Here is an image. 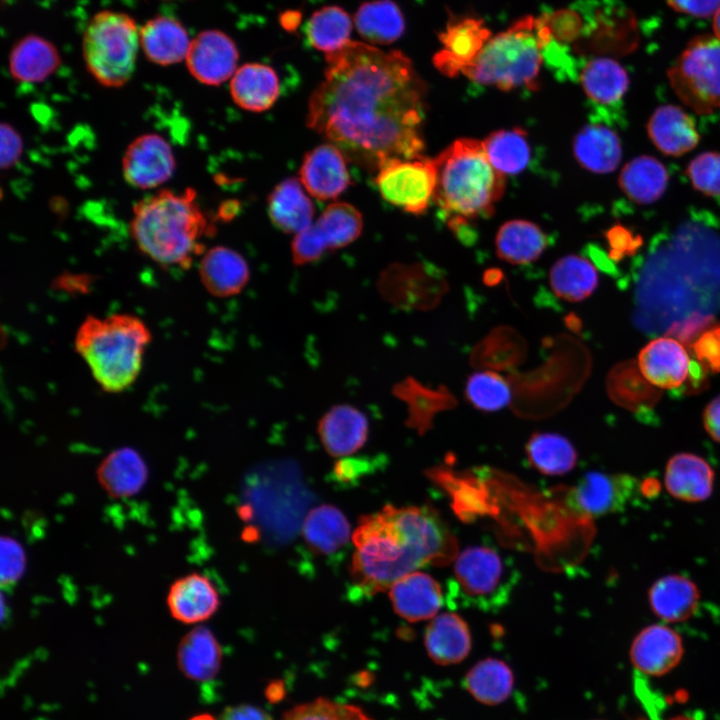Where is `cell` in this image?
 <instances>
[{"label":"cell","mask_w":720,"mask_h":720,"mask_svg":"<svg viewBox=\"0 0 720 720\" xmlns=\"http://www.w3.org/2000/svg\"><path fill=\"white\" fill-rule=\"evenodd\" d=\"M647 131L656 148L670 156H681L699 142L693 118L676 105L658 107L649 118Z\"/></svg>","instance_id":"obj_29"},{"label":"cell","mask_w":720,"mask_h":720,"mask_svg":"<svg viewBox=\"0 0 720 720\" xmlns=\"http://www.w3.org/2000/svg\"><path fill=\"white\" fill-rule=\"evenodd\" d=\"M381 289L398 307L430 310L441 302L448 291V283L433 266L400 264L383 273Z\"/></svg>","instance_id":"obj_13"},{"label":"cell","mask_w":720,"mask_h":720,"mask_svg":"<svg viewBox=\"0 0 720 720\" xmlns=\"http://www.w3.org/2000/svg\"><path fill=\"white\" fill-rule=\"evenodd\" d=\"M683 654L681 636L665 624H652L639 631L629 653L633 666L649 676L667 674L680 663Z\"/></svg>","instance_id":"obj_17"},{"label":"cell","mask_w":720,"mask_h":720,"mask_svg":"<svg viewBox=\"0 0 720 720\" xmlns=\"http://www.w3.org/2000/svg\"><path fill=\"white\" fill-rule=\"evenodd\" d=\"M166 604L172 618L198 624L213 616L220 606L219 593L205 575L197 572L176 579L169 587Z\"/></svg>","instance_id":"obj_21"},{"label":"cell","mask_w":720,"mask_h":720,"mask_svg":"<svg viewBox=\"0 0 720 720\" xmlns=\"http://www.w3.org/2000/svg\"><path fill=\"white\" fill-rule=\"evenodd\" d=\"M573 153L586 170L606 174L614 171L622 159L621 141L611 128L591 123L577 132Z\"/></svg>","instance_id":"obj_34"},{"label":"cell","mask_w":720,"mask_h":720,"mask_svg":"<svg viewBox=\"0 0 720 720\" xmlns=\"http://www.w3.org/2000/svg\"><path fill=\"white\" fill-rule=\"evenodd\" d=\"M284 688L280 682L271 683L267 688L266 695L271 701H278L282 698Z\"/></svg>","instance_id":"obj_61"},{"label":"cell","mask_w":720,"mask_h":720,"mask_svg":"<svg viewBox=\"0 0 720 720\" xmlns=\"http://www.w3.org/2000/svg\"><path fill=\"white\" fill-rule=\"evenodd\" d=\"M190 43L186 28L171 16H155L140 27V47L150 62L160 66L186 59Z\"/></svg>","instance_id":"obj_26"},{"label":"cell","mask_w":720,"mask_h":720,"mask_svg":"<svg viewBox=\"0 0 720 720\" xmlns=\"http://www.w3.org/2000/svg\"><path fill=\"white\" fill-rule=\"evenodd\" d=\"M350 525L344 514L335 506L323 504L313 508L303 523V537L315 553H334L348 542Z\"/></svg>","instance_id":"obj_41"},{"label":"cell","mask_w":720,"mask_h":720,"mask_svg":"<svg viewBox=\"0 0 720 720\" xmlns=\"http://www.w3.org/2000/svg\"><path fill=\"white\" fill-rule=\"evenodd\" d=\"M375 184L387 202L408 213L422 214L434 196V161L422 156L389 160L377 171Z\"/></svg>","instance_id":"obj_10"},{"label":"cell","mask_w":720,"mask_h":720,"mask_svg":"<svg viewBox=\"0 0 720 720\" xmlns=\"http://www.w3.org/2000/svg\"><path fill=\"white\" fill-rule=\"evenodd\" d=\"M393 394L407 405L406 425L420 435L432 429L437 413L457 405L456 397L446 386L433 389L410 376L394 385Z\"/></svg>","instance_id":"obj_27"},{"label":"cell","mask_w":720,"mask_h":720,"mask_svg":"<svg viewBox=\"0 0 720 720\" xmlns=\"http://www.w3.org/2000/svg\"><path fill=\"white\" fill-rule=\"evenodd\" d=\"M149 470L142 455L132 447H121L107 454L96 469V478L105 493L114 499L140 493L148 481Z\"/></svg>","instance_id":"obj_23"},{"label":"cell","mask_w":720,"mask_h":720,"mask_svg":"<svg viewBox=\"0 0 720 720\" xmlns=\"http://www.w3.org/2000/svg\"><path fill=\"white\" fill-rule=\"evenodd\" d=\"M230 93L233 101L242 109L263 112L278 99L280 80L271 66L247 63L239 67L232 76Z\"/></svg>","instance_id":"obj_32"},{"label":"cell","mask_w":720,"mask_h":720,"mask_svg":"<svg viewBox=\"0 0 720 720\" xmlns=\"http://www.w3.org/2000/svg\"><path fill=\"white\" fill-rule=\"evenodd\" d=\"M267 202L272 223L285 233L298 234L312 224L314 205L302 189L300 180L294 177L276 185Z\"/></svg>","instance_id":"obj_35"},{"label":"cell","mask_w":720,"mask_h":720,"mask_svg":"<svg viewBox=\"0 0 720 720\" xmlns=\"http://www.w3.org/2000/svg\"><path fill=\"white\" fill-rule=\"evenodd\" d=\"M687 175L697 191L720 198V153L704 152L697 155L689 163Z\"/></svg>","instance_id":"obj_50"},{"label":"cell","mask_w":720,"mask_h":720,"mask_svg":"<svg viewBox=\"0 0 720 720\" xmlns=\"http://www.w3.org/2000/svg\"><path fill=\"white\" fill-rule=\"evenodd\" d=\"M660 488V484L655 478H647L640 482V494L646 497L656 496Z\"/></svg>","instance_id":"obj_60"},{"label":"cell","mask_w":720,"mask_h":720,"mask_svg":"<svg viewBox=\"0 0 720 720\" xmlns=\"http://www.w3.org/2000/svg\"><path fill=\"white\" fill-rule=\"evenodd\" d=\"M696 361L711 373H720V325L705 329L691 344Z\"/></svg>","instance_id":"obj_52"},{"label":"cell","mask_w":720,"mask_h":720,"mask_svg":"<svg viewBox=\"0 0 720 720\" xmlns=\"http://www.w3.org/2000/svg\"><path fill=\"white\" fill-rule=\"evenodd\" d=\"M151 339L149 327L138 316L88 315L77 329L74 347L102 390L119 393L139 376Z\"/></svg>","instance_id":"obj_5"},{"label":"cell","mask_w":720,"mask_h":720,"mask_svg":"<svg viewBox=\"0 0 720 720\" xmlns=\"http://www.w3.org/2000/svg\"><path fill=\"white\" fill-rule=\"evenodd\" d=\"M25 552L11 537L1 539V582L11 584L17 581L25 569Z\"/></svg>","instance_id":"obj_53"},{"label":"cell","mask_w":720,"mask_h":720,"mask_svg":"<svg viewBox=\"0 0 720 720\" xmlns=\"http://www.w3.org/2000/svg\"><path fill=\"white\" fill-rule=\"evenodd\" d=\"M353 21L350 15L336 5L315 11L305 26L307 42L318 51L329 55L350 41Z\"/></svg>","instance_id":"obj_46"},{"label":"cell","mask_w":720,"mask_h":720,"mask_svg":"<svg viewBox=\"0 0 720 720\" xmlns=\"http://www.w3.org/2000/svg\"><path fill=\"white\" fill-rule=\"evenodd\" d=\"M544 61L536 18L525 16L487 41L476 58L461 70L469 80L503 91L536 90Z\"/></svg>","instance_id":"obj_6"},{"label":"cell","mask_w":720,"mask_h":720,"mask_svg":"<svg viewBox=\"0 0 720 720\" xmlns=\"http://www.w3.org/2000/svg\"><path fill=\"white\" fill-rule=\"evenodd\" d=\"M361 213L351 204H330L307 229L295 235L291 244L295 265H305L320 259L325 252L343 248L361 234Z\"/></svg>","instance_id":"obj_11"},{"label":"cell","mask_w":720,"mask_h":720,"mask_svg":"<svg viewBox=\"0 0 720 720\" xmlns=\"http://www.w3.org/2000/svg\"><path fill=\"white\" fill-rule=\"evenodd\" d=\"M467 691L480 703L496 705L512 693L514 677L502 660L486 658L476 663L464 679Z\"/></svg>","instance_id":"obj_45"},{"label":"cell","mask_w":720,"mask_h":720,"mask_svg":"<svg viewBox=\"0 0 720 720\" xmlns=\"http://www.w3.org/2000/svg\"><path fill=\"white\" fill-rule=\"evenodd\" d=\"M607 237L611 248L610 257L615 260L631 255L639 245V240H634L631 233L621 227H614Z\"/></svg>","instance_id":"obj_56"},{"label":"cell","mask_w":720,"mask_h":720,"mask_svg":"<svg viewBox=\"0 0 720 720\" xmlns=\"http://www.w3.org/2000/svg\"><path fill=\"white\" fill-rule=\"evenodd\" d=\"M637 364L652 385L676 390L687 381L691 360L681 342L672 337H659L641 349Z\"/></svg>","instance_id":"obj_19"},{"label":"cell","mask_w":720,"mask_h":720,"mask_svg":"<svg viewBox=\"0 0 720 720\" xmlns=\"http://www.w3.org/2000/svg\"><path fill=\"white\" fill-rule=\"evenodd\" d=\"M359 35L371 45H388L405 31V20L399 6L392 0H373L360 5L354 15Z\"/></svg>","instance_id":"obj_40"},{"label":"cell","mask_w":720,"mask_h":720,"mask_svg":"<svg viewBox=\"0 0 720 720\" xmlns=\"http://www.w3.org/2000/svg\"><path fill=\"white\" fill-rule=\"evenodd\" d=\"M482 144L492 165L505 176L522 172L530 161L527 133L521 128L494 131Z\"/></svg>","instance_id":"obj_47"},{"label":"cell","mask_w":720,"mask_h":720,"mask_svg":"<svg viewBox=\"0 0 720 720\" xmlns=\"http://www.w3.org/2000/svg\"><path fill=\"white\" fill-rule=\"evenodd\" d=\"M495 245L500 259L514 265L529 264L545 251L548 237L530 221L511 220L498 230Z\"/></svg>","instance_id":"obj_39"},{"label":"cell","mask_w":720,"mask_h":720,"mask_svg":"<svg viewBox=\"0 0 720 720\" xmlns=\"http://www.w3.org/2000/svg\"><path fill=\"white\" fill-rule=\"evenodd\" d=\"M346 160L335 145H319L305 154L299 180L311 196L323 201L335 199L351 183Z\"/></svg>","instance_id":"obj_18"},{"label":"cell","mask_w":720,"mask_h":720,"mask_svg":"<svg viewBox=\"0 0 720 720\" xmlns=\"http://www.w3.org/2000/svg\"><path fill=\"white\" fill-rule=\"evenodd\" d=\"M549 282L553 293L568 302L588 298L598 286V274L588 259L566 255L558 259L550 270Z\"/></svg>","instance_id":"obj_42"},{"label":"cell","mask_w":720,"mask_h":720,"mask_svg":"<svg viewBox=\"0 0 720 720\" xmlns=\"http://www.w3.org/2000/svg\"><path fill=\"white\" fill-rule=\"evenodd\" d=\"M207 219L196 200V192L163 189L133 207L130 233L138 249L164 267L188 268L204 252L200 239Z\"/></svg>","instance_id":"obj_3"},{"label":"cell","mask_w":720,"mask_h":720,"mask_svg":"<svg viewBox=\"0 0 720 720\" xmlns=\"http://www.w3.org/2000/svg\"><path fill=\"white\" fill-rule=\"evenodd\" d=\"M238 59L237 46L226 33L206 30L191 40L185 61L197 81L216 86L232 78Z\"/></svg>","instance_id":"obj_15"},{"label":"cell","mask_w":720,"mask_h":720,"mask_svg":"<svg viewBox=\"0 0 720 720\" xmlns=\"http://www.w3.org/2000/svg\"><path fill=\"white\" fill-rule=\"evenodd\" d=\"M713 35L720 40V8L713 16Z\"/></svg>","instance_id":"obj_62"},{"label":"cell","mask_w":720,"mask_h":720,"mask_svg":"<svg viewBox=\"0 0 720 720\" xmlns=\"http://www.w3.org/2000/svg\"><path fill=\"white\" fill-rule=\"evenodd\" d=\"M606 387L613 402L639 416L648 414L661 398L660 389L643 376L634 360L616 364L607 376Z\"/></svg>","instance_id":"obj_31"},{"label":"cell","mask_w":720,"mask_h":720,"mask_svg":"<svg viewBox=\"0 0 720 720\" xmlns=\"http://www.w3.org/2000/svg\"><path fill=\"white\" fill-rule=\"evenodd\" d=\"M433 200L452 228L493 213L505 188V175L490 162L482 142L460 138L433 159Z\"/></svg>","instance_id":"obj_4"},{"label":"cell","mask_w":720,"mask_h":720,"mask_svg":"<svg viewBox=\"0 0 720 720\" xmlns=\"http://www.w3.org/2000/svg\"><path fill=\"white\" fill-rule=\"evenodd\" d=\"M175 168V156L169 142L156 133L136 137L122 158L124 179L139 189L161 186L173 176Z\"/></svg>","instance_id":"obj_14"},{"label":"cell","mask_w":720,"mask_h":720,"mask_svg":"<svg viewBox=\"0 0 720 720\" xmlns=\"http://www.w3.org/2000/svg\"><path fill=\"white\" fill-rule=\"evenodd\" d=\"M640 492V482L623 473L591 471L565 495L568 508L580 517L595 518L624 510Z\"/></svg>","instance_id":"obj_12"},{"label":"cell","mask_w":720,"mask_h":720,"mask_svg":"<svg viewBox=\"0 0 720 720\" xmlns=\"http://www.w3.org/2000/svg\"><path fill=\"white\" fill-rule=\"evenodd\" d=\"M518 574L495 548L475 545L455 558L447 583V601L457 607L493 612L510 600Z\"/></svg>","instance_id":"obj_7"},{"label":"cell","mask_w":720,"mask_h":720,"mask_svg":"<svg viewBox=\"0 0 720 720\" xmlns=\"http://www.w3.org/2000/svg\"><path fill=\"white\" fill-rule=\"evenodd\" d=\"M199 276L205 289L214 297L227 298L242 292L250 270L244 257L224 246L206 251L199 263Z\"/></svg>","instance_id":"obj_25"},{"label":"cell","mask_w":720,"mask_h":720,"mask_svg":"<svg viewBox=\"0 0 720 720\" xmlns=\"http://www.w3.org/2000/svg\"><path fill=\"white\" fill-rule=\"evenodd\" d=\"M326 63L308 103V127L369 171L421 157L426 86L405 54L350 40Z\"/></svg>","instance_id":"obj_1"},{"label":"cell","mask_w":720,"mask_h":720,"mask_svg":"<svg viewBox=\"0 0 720 720\" xmlns=\"http://www.w3.org/2000/svg\"><path fill=\"white\" fill-rule=\"evenodd\" d=\"M525 452L529 464L538 472L557 476L571 471L577 463L573 444L563 435L535 432L527 441Z\"/></svg>","instance_id":"obj_43"},{"label":"cell","mask_w":720,"mask_h":720,"mask_svg":"<svg viewBox=\"0 0 720 720\" xmlns=\"http://www.w3.org/2000/svg\"><path fill=\"white\" fill-rule=\"evenodd\" d=\"M282 720H373L354 705L340 704L326 698L297 705Z\"/></svg>","instance_id":"obj_49"},{"label":"cell","mask_w":720,"mask_h":720,"mask_svg":"<svg viewBox=\"0 0 720 720\" xmlns=\"http://www.w3.org/2000/svg\"><path fill=\"white\" fill-rule=\"evenodd\" d=\"M352 541L350 576L368 596L389 590L421 567L447 565L458 555L455 536L429 506L386 505L359 519Z\"/></svg>","instance_id":"obj_2"},{"label":"cell","mask_w":720,"mask_h":720,"mask_svg":"<svg viewBox=\"0 0 720 720\" xmlns=\"http://www.w3.org/2000/svg\"><path fill=\"white\" fill-rule=\"evenodd\" d=\"M484 21L476 17H451L439 40L443 48L433 57L435 67L454 77L472 62L491 38Z\"/></svg>","instance_id":"obj_16"},{"label":"cell","mask_w":720,"mask_h":720,"mask_svg":"<svg viewBox=\"0 0 720 720\" xmlns=\"http://www.w3.org/2000/svg\"><path fill=\"white\" fill-rule=\"evenodd\" d=\"M703 425L708 435L720 443V394L705 407Z\"/></svg>","instance_id":"obj_59"},{"label":"cell","mask_w":720,"mask_h":720,"mask_svg":"<svg viewBox=\"0 0 720 720\" xmlns=\"http://www.w3.org/2000/svg\"><path fill=\"white\" fill-rule=\"evenodd\" d=\"M424 644L429 657L439 665L457 664L471 650V633L465 620L453 612L432 618L425 630Z\"/></svg>","instance_id":"obj_30"},{"label":"cell","mask_w":720,"mask_h":720,"mask_svg":"<svg viewBox=\"0 0 720 720\" xmlns=\"http://www.w3.org/2000/svg\"><path fill=\"white\" fill-rule=\"evenodd\" d=\"M219 720H272L264 710L252 705L227 707Z\"/></svg>","instance_id":"obj_58"},{"label":"cell","mask_w":720,"mask_h":720,"mask_svg":"<svg viewBox=\"0 0 720 720\" xmlns=\"http://www.w3.org/2000/svg\"><path fill=\"white\" fill-rule=\"evenodd\" d=\"M221 660V647L212 631L205 626L194 627L178 644V667L191 680L213 679L220 669Z\"/></svg>","instance_id":"obj_36"},{"label":"cell","mask_w":720,"mask_h":720,"mask_svg":"<svg viewBox=\"0 0 720 720\" xmlns=\"http://www.w3.org/2000/svg\"><path fill=\"white\" fill-rule=\"evenodd\" d=\"M1 140V168L10 169L16 165L23 152V140L15 128L2 122L0 127Z\"/></svg>","instance_id":"obj_54"},{"label":"cell","mask_w":720,"mask_h":720,"mask_svg":"<svg viewBox=\"0 0 720 720\" xmlns=\"http://www.w3.org/2000/svg\"><path fill=\"white\" fill-rule=\"evenodd\" d=\"M317 433L330 456H350L367 441L368 418L363 411L351 404H337L321 416Z\"/></svg>","instance_id":"obj_20"},{"label":"cell","mask_w":720,"mask_h":720,"mask_svg":"<svg viewBox=\"0 0 720 720\" xmlns=\"http://www.w3.org/2000/svg\"><path fill=\"white\" fill-rule=\"evenodd\" d=\"M579 81L590 101L603 108L619 104L629 87L626 70L607 57L587 60L579 72Z\"/></svg>","instance_id":"obj_37"},{"label":"cell","mask_w":720,"mask_h":720,"mask_svg":"<svg viewBox=\"0 0 720 720\" xmlns=\"http://www.w3.org/2000/svg\"><path fill=\"white\" fill-rule=\"evenodd\" d=\"M668 78L678 98L697 114L720 110V40L714 35L691 40Z\"/></svg>","instance_id":"obj_9"},{"label":"cell","mask_w":720,"mask_h":720,"mask_svg":"<svg viewBox=\"0 0 720 720\" xmlns=\"http://www.w3.org/2000/svg\"><path fill=\"white\" fill-rule=\"evenodd\" d=\"M527 345L513 328L493 329L474 348L471 363L474 366L504 370L520 364L526 356Z\"/></svg>","instance_id":"obj_44"},{"label":"cell","mask_w":720,"mask_h":720,"mask_svg":"<svg viewBox=\"0 0 720 720\" xmlns=\"http://www.w3.org/2000/svg\"><path fill=\"white\" fill-rule=\"evenodd\" d=\"M668 720H697V719L693 718L691 716H688V715H677Z\"/></svg>","instance_id":"obj_64"},{"label":"cell","mask_w":720,"mask_h":720,"mask_svg":"<svg viewBox=\"0 0 720 720\" xmlns=\"http://www.w3.org/2000/svg\"><path fill=\"white\" fill-rule=\"evenodd\" d=\"M190 720H215V719L208 714H201V715L194 716Z\"/></svg>","instance_id":"obj_63"},{"label":"cell","mask_w":720,"mask_h":720,"mask_svg":"<svg viewBox=\"0 0 720 720\" xmlns=\"http://www.w3.org/2000/svg\"><path fill=\"white\" fill-rule=\"evenodd\" d=\"M710 322L711 317L696 315L690 318V320L673 326L669 333L676 336L680 341L688 342L693 339L695 340L702 333L703 329H707L705 327H708Z\"/></svg>","instance_id":"obj_57"},{"label":"cell","mask_w":720,"mask_h":720,"mask_svg":"<svg viewBox=\"0 0 720 720\" xmlns=\"http://www.w3.org/2000/svg\"><path fill=\"white\" fill-rule=\"evenodd\" d=\"M552 41L566 46L582 33L583 25L574 9H560L551 14L541 15Z\"/></svg>","instance_id":"obj_51"},{"label":"cell","mask_w":720,"mask_h":720,"mask_svg":"<svg viewBox=\"0 0 720 720\" xmlns=\"http://www.w3.org/2000/svg\"><path fill=\"white\" fill-rule=\"evenodd\" d=\"M60 54L47 39L30 34L18 40L9 54V71L14 80L40 83L57 71Z\"/></svg>","instance_id":"obj_33"},{"label":"cell","mask_w":720,"mask_h":720,"mask_svg":"<svg viewBox=\"0 0 720 720\" xmlns=\"http://www.w3.org/2000/svg\"><path fill=\"white\" fill-rule=\"evenodd\" d=\"M666 167L656 158L641 155L630 160L621 170L618 184L633 202L648 205L659 200L668 185Z\"/></svg>","instance_id":"obj_38"},{"label":"cell","mask_w":720,"mask_h":720,"mask_svg":"<svg viewBox=\"0 0 720 720\" xmlns=\"http://www.w3.org/2000/svg\"><path fill=\"white\" fill-rule=\"evenodd\" d=\"M671 8L694 17H713L720 0H666Z\"/></svg>","instance_id":"obj_55"},{"label":"cell","mask_w":720,"mask_h":720,"mask_svg":"<svg viewBox=\"0 0 720 720\" xmlns=\"http://www.w3.org/2000/svg\"><path fill=\"white\" fill-rule=\"evenodd\" d=\"M140 47V28L128 14L102 10L90 19L82 40L85 66L102 86L119 88L132 77Z\"/></svg>","instance_id":"obj_8"},{"label":"cell","mask_w":720,"mask_h":720,"mask_svg":"<svg viewBox=\"0 0 720 720\" xmlns=\"http://www.w3.org/2000/svg\"><path fill=\"white\" fill-rule=\"evenodd\" d=\"M389 598L394 611L409 622L434 618L444 600L439 583L419 571L398 579L389 588Z\"/></svg>","instance_id":"obj_22"},{"label":"cell","mask_w":720,"mask_h":720,"mask_svg":"<svg viewBox=\"0 0 720 720\" xmlns=\"http://www.w3.org/2000/svg\"><path fill=\"white\" fill-rule=\"evenodd\" d=\"M700 601L698 586L681 574H668L658 578L648 590V603L652 612L667 623L683 622L696 611Z\"/></svg>","instance_id":"obj_28"},{"label":"cell","mask_w":720,"mask_h":720,"mask_svg":"<svg viewBox=\"0 0 720 720\" xmlns=\"http://www.w3.org/2000/svg\"><path fill=\"white\" fill-rule=\"evenodd\" d=\"M465 398L474 408L493 412L510 403L512 391L500 374L490 370L479 371L467 379Z\"/></svg>","instance_id":"obj_48"},{"label":"cell","mask_w":720,"mask_h":720,"mask_svg":"<svg viewBox=\"0 0 720 720\" xmlns=\"http://www.w3.org/2000/svg\"><path fill=\"white\" fill-rule=\"evenodd\" d=\"M715 473L702 457L687 452L673 455L667 461L664 484L667 492L683 502L707 500L714 487Z\"/></svg>","instance_id":"obj_24"}]
</instances>
